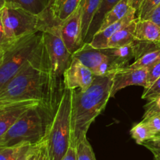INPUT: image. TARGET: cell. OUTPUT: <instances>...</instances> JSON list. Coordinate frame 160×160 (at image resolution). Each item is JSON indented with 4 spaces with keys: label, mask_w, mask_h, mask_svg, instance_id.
<instances>
[{
    "label": "cell",
    "mask_w": 160,
    "mask_h": 160,
    "mask_svg": "<svg viewBox=\"0 0 160 160\" xmlns=\"http://www.w3.org/2000/svg\"><path fill=\"white\" fill-rule=\"evenodd\" d=\"M40 104L42 103L38 100H26L0 108V141L23 113Z\"/></svg>",
    "instance_id": "obj_11"
},
{
    "label": "cell",
    "mask_w": 160,
    "mask_h": 160,
    "mask_svg": "<svg viewBox=\"0 0 160 160\" xmlns=\"http://www.w3.org/2000/svg\"><path fill=\"white\" fill-rule=\"evenodd\" d=\"M159 44H160V42H159Z\"/></svg>",
    "instance_id": "obj_42"
},
{
    "label": "cell",
    "mask_w": 160,
    "mask_h": 160,
    "mask_svg": "<svg viewBox=\"0 0 160 160\" xmlns=\"http://www.w3.org/2000/svg\"><path fill=\"white\" fill-rule=\"evenodd\" d=\"M137 20L138 18H136L134 21L117 31L109 39L108 48H117L134 42L135 41L134 31Z\"/></svg>",
    "instance_id": "obj_19"
},
{
    "label": "cell",
    "mask_w": 160,
    "mask_h": 160,
    "mask_svg": "<svg viewBox=\"0 0 160 160\" xmlns=\"http://www.w3.org/2000/svg\"><path fill=\"white\" fill-rule=\"evenodd\" d=\"M57 27L62 40L71 55L82 46L84 40L80 6L70 17L57 25Z\"/></svg>",
    "instance_id": "obj_8"
},
{
    "label": "cell",
    "mask_w": 160,
    "mask_h": 160,
    "mask_svg": "<svg viewBox=\"0 0 160 160\" xmlns=\"http://www.w3.org/2000/svg\"><path fill=\"white\" fill-rule=\"evenodd\" d=\"M160 4V0H142L139 10L137 13L138 20H147L153 10Z\"/></svg>",
    "instance_id": "obj_26"
},
{
    "label": "cell",
    "mask_w": 160,
    "mask_h": 160,
    "mask_svg": "<svg viewBox=\"0 0 160 160\" xmlns=\"http://www.w3.org/2000/svg\"><path fill=\"white\" fill-rule=\"evenodd\" d=\"M128 3H129V6L131 8L135 9L138 13V11L139 10V8L141 6V4L142 3V0H129Z\"/></svg>",
    "instance_id": "obj_36"
},
{
    "label": "cell",
    "mask_w": 160,
    "mask_h": 160,
    "mask_svg": "<svg viewBox=\"0 0 160 160\" xmlns=\"http://www.w3.org/2000/svg\"><path fill=\"white\" fill-rule=\"evenodd\" d=\"M153 115H158V116H159V117H160V112H159V113H156V114Z\"/></svg>",
    "instance_id": "obj_41"
},
{
    "label": "cell",
    "mask_w": 160,
    "mask_h": 160,
    "mask_svg": "<svg viewBox=\"0 0 160 160\" xmlns=\"http://www.w3.org/2000/svg\"><path fill=\"white\" fill-rule=\"evenodd\" d=\"M148 68L133 69L129 67L115 71L111 89V97H113L118 91L130 86H143L147 88Z\"/></svg>",
    "instance_id": "obj_10"
},
{
    "label": "cell",
    "mask_w": 160,
    "mask_h": 160,
    "mask_svg": "<svg viewBox=\"0 0 160 160\" xmlns=\"http://www.w3.org/2000/svg\"><path fill=\"white\" fill-rule=\"evenodd\" d=\"M142 121L145 122L148 127L150 128L151 131L154 134V136L160 135V117L158 115H152L147 119H142Z\"/></svg>",
    "instance_id": "obj_30"
},
{
    "label": "cell",
    "mask_w": 160,
    "mask_h": 160,
    "mask_svg": "<svg viewBox=\"0 0 160 160\" xmlns=\"http://www.w3.org/2000/svg\"><path fill=\"white\" fill-rule=\"evenodd\" d=\"M128 2L129 0H120L109 12H108L103 18L98 31H102L112 24L123 19L131 8Z\"/></svg>",
    "instance_id": "obj_20"
},
{
    "label": "cell",
    "mask_w": 160,
    "mask_h": 160,
    "mask_svg": "<svg viewBox=\"0 0 160 160\" xmlns=\"http://www.w3.org/2000/svg\"><path fill=\"white\" fill-rule=\"evenodd\" d=\"M61 160H77V150L76 147L71 145L69 147L67 153Z\"/></svg>",
    "instance_id": "obj_35"
},
{
    "label": "cell",
    "mask_w": 160,
    "mask_h": 160,
    "mask_svg": "<svg viewBox=\"0 0 160 160\" xmlns=\"http://www.w3.org/2000/svg\"><path fill=\"white\" fill-rule=\"evenodd\" d=\"M144 147L151 151L152 154L160 152V135L154 136L152 139L148 140L142 144Z\"/></svg>",
    "instance_id": "obj_31"
},
{
    "label": "cell",
    "mask_w": 160,
    "mask_h": 160,
    "mask_svg": "<svg viewBox=\"0 0 160 160\" xmlns=\"http://www.w3.org/2000/svg\"><path fill=\"white\" fill-rule=\"evenodd\" d=\"M158 136H159V135H158Z\"/></svg>",
    "instance_id": "obj_43"
},
{
    "label": "cell",
    "mask_w": 160,
    "mask_h": 160,
    "mask_svg": "<svg viewBox=\"0 0 160 160\" xmlns=\"http://www.w3.org/2000/svg\"><path fill=\"white\" fill-rule=\"evenodd\" d=\"M120 1V0H101L98 11H97L96 14L95 15L92 23H91L88 32L86 39L84 40V43L91 42L94 35L99 29L103 18L106 15V13L109 12Z\"/></svg>",
    "instance_id": "obj_17"
},
{
    "label": "cell",
    "mask_w": 160,
    "mask_h": 160,
    "mask_svg": "<svg viewBox=\"0 0 160 160\" xmlns=\"http://www.w3.org/2000/svg\"><path fill=\"white\" fill-rule=\"evenodd\" d=\"M27 144H19L12 147H0V160H16Z\"/></svg>",
    "instance_id": "obj_25"
},
{
    "label": "cell",
    "mask_w": 160,
    "mask_h": 160,
    "mask_svg": "<svg viewBox=\"0 0 160 160\" xmlns=\"http://www.w3.org/2000/svg\"><path fill=\"white\" fill-rule=\"evenodd\" d=\"M16 42L10 40L6 36L3 27L2 20V11H0V50L5 52L10 48Z\"/></svg>",
    "instance_id": "obj_29"
},
{
    "label": "cell",
    "mask_w": 160,
    "mask_h": 160,
    "mask_svg": "<svg viewBox=\"0 0 160 160\" xmlns=\"http://www.w3.org/2000/svg\"><path fill=\"white\" fill-rule=\"evenodd\" d=\"M137 17V11L133 8H130L128 13L125 15L123 19H121L119 21L112 24L110 26L107 27L102 31H98L94 35L92 40L89 43L94 48L103 50V49L108 48V43H109V39L112 38V36L117 32V31L122 28L123 27L129 24L132 21H134Z\"/></svg>",
    "instance_id": "obj_12"
},
{
    "label": "cell",
    "mask_w": 160,
    "mask_h": 160,
    "mask_svg": "<svg viewBox=\"0 0 160 160\" xmlns=\"http://www.w3.org/2000/svg\"><path fill=\"white\" fill-rule=\"evenodd\" d=\"M130 133L133 139L136 141L138 144H140V145H142L144 142L155 136L148 125L144 121L135 124L131 128Z\"/></svg>",
    "instance_id": "obj_23"
},
{
    "label": "cell",
    "mask_w": 160,
    "mask_h": 160,
    "mask_svg": "<svg viewBox=\"0 0 160 160\" xmlns=\"http://www.w3.org/2000/svg\"><path fill=\"white\" fill-rule=\"evenodd\" d=\"M160 78V61L156 63L148 68V75H147V88L148 89L151 87L156 81Z\"/></svg>",
    "instance_id": "obj_28"
},
{
    "label": "cell",
    "mask_w": 160,
    "mask_h": 160,
    "mask_svg": "<svg viewBox=\"0 0 160 160\" xmlns=\"http://www.w3.org/2000/svg\"><path fill=\"white\" fill-rule=\"evenodd\" d=\"M39 144H40V143H39ZM39 144H36V145L34 146V149H33L32 152H31V155H30L29 157H28V160H36L37 159V154H38V150Z\"/></svg>",
    "instance_id": "obj_37"
},
{
    "label": "cell",
    "mask_w": 160,
    "mask_h": 160,
    "mask_svg": "<svg viewBox=\"0 0 160 160\" xmlns=\"http://www.w3.org/2000/svg\"><path fill=\"white\" fill-rule=\"evenodd\" d=\"M34 146L35 145L27 144V145L23 147V151H22L20 155L18 156V158H17L16 160H28V157H29V155H31V153L32 152Z\"/></svg>",
    "instance_id": "obj_33"
},
{
    "label": "cell",
    "mask_w": 160,
    "mask_h": 160,
    "mask_svg": "<svg viewBox=\"0 0 160 160\" xmlns=\"http://www.w3.org/2000/svg\"><path fill=\"white\" fill-rule=\"evenodd\" d=\"M77 160H96L92 145L87 139V136L80 140L76 145Z\"/></svg>",
    "instance_id": "obj_24"
},
{
    "label": "cell",
    "mask_w": 160,
    "mask_h": 160,
    "mask_svg": "<svg viewBox=\"0 0 160 160\" xmlns=\"http://www.w3.org/2000/svg\"><path fill=\"white\" fill-rule=\"evenodd\" d=\"M154 160H160V152L158 153H154Z\"/></svg>",
    "instance_id": "obj_39"
},
{
    "label": "cell",
    "mask_w": 160,
    "mask_h": 160,
    "mask_svg": "<svg viewBox=\"0 0 160 160\" xmlns=\"http://www.w3.org/2000/svg\"><path fill=\"white\" fill-rule=\"evenodd\" d=\"M95 75L78 60L72 57L70 66L63 75L64 87L70 89H87L92 84Z\"/></svg>",
    "instance_id": "obj_9"
},
{
    "label": "cell",
    "mask_w": 160,
    "mask_h": 160,
    "mask_svg": "<svg viewBox=\"0 0 160 160\" xmlns=\"http://www.w3.org/2000/svg\"><path fill=\"white\" fill-rule=\"evenodd\" d=\"M6 5L24 9L35 15H41L48 7L49 0H4Z\"/></svg>",
    "instance_id": "obj_21"
},
{
    "label": "cell",
    "mask_w": 160,
    "mask_h": 160,
    "mask_svg": "<svg viewBox=\"0 0 160 160\" xmlns=\"http://www.w3.org/2000/svg\"><path fill=\"white\" fill-rule=\"evenodd\" d=\"M6 3H5L4 0H0V11H2V9L4 8Z\"/></svg>",
    "instance_id": "obj_38"
},
{
    "label": "cell",
    "mask_w": 160,
    "mask_h": 160,
    "mask_svg": "<svg viewBox=\"0 0 160 160\" xmlns=\"http://www.w3.org/2000/svg\"><path fill=\"white\" fill-rule=\"evenodd\" d=\"M42 32L44 45L49 57L53 84L59 97H62L64 89L63 75L70 66L72 55L62 40L57 25L47 28Z\"/></svg>",
    "instance_id": "obj_7"
},
{
    "label": "cell",
    "mask_w": 160,
    "mask_h": 160,
    "mask_svg": "<svg viewBox=\"0 0 160 160\" xmlns=\"http://www.w3.org/2000/svg\"><path fill=\"white\" fill-rule=\"evenodd\" d=\"M159 61H160V46L144 53L127 67L133 69L148 68Z\"/></svg>",
    "instance_id": "obj_22"
},
{
    "label": "cell",
    "mask_w": 160,
    "mask_h": 160,
    "mask_svg": "<svg viewBox=\"0 0 160 160\" xmlns=\"http://www.w3.org/2000/svg\"><path fill=\"white\" fill-rule=\"evenodd\" d=\"M42 41V32L25 36L4 52L0 62V89L17 75L31 59Z\"/></svg>",
    "instance_id": "obj_6"
},
{
    "label": "cell",
    "mask_w": 160,
    "mask_h": 160,
    "mask_svg": "<svg viewBox=\"0 0 160 160\" xmlns=\"http://www.w3.org/2000/svg\"><path fill=\"white\" fill-rule=\"evenodd\" d=\"M72 57L78 60L84 66L88 67L94 75L100 65L109 60L104 50L94 48L89 42L83 44L81 48L72 54Z\"/></svg>",
    "instance_id": "obj_13"
},
{
    "label": "cell",
    "mask_w": 160,
    "mask_h": 160,
    "mask_svg": "<svg viewBox=\"0 0 160 160\" xmlns=\"http://www.w3.org/2000/svg\"><path fill=\"white\" fill-rule=\"evenodd\" d=\"M2 20L6 36L13 42L52 26L45 13L35 15L20 7L6 4L2 9Z\"/></svg>",
    "instance_id": "obj_5"
},
{
    "label": "cell",
    "mask_w": 160,
    "mask_h": 160,
    "mask_svg": "<svg viewBox=\"0 0 160 160\" xmlns=\"http://www.w3.org/2000/svg\"><path fill=\"white\" fill-rule=\"evenodd\" d=\"M72 89H64L45 137L50 160H61L70 146Z\"/></svg>",
    "instance_id": "obj_4"
},
{
    "label": "cell",
    "mask_w": 160,
    "mask_h": 160,
    "mask_svg": "<svg viewBox=\"0 0 160 160\" xmlns=\"http://www.w3.org/2000/svg\"><path fill=\"white\" fill-rule=\"evenodd\" d=\"M135 40L142 42L159 43L160 27L150 20H138L134 31Z\"/></svg>",
    "instance_id": "obj_16"
},
{
    "label": "cell",
    "mask_w": 160,
    "mask_h": 160,
    "mask_svg": "<svg viewBox=\"0 0 160 160\" xmlns=\"http://www.w3.org/2000/svg\"><path fill=\"white\" fill-rule=\"evenodd\" d=\"M160 97V78L151 87L144 91L142 99L148 100L149 102L155 101Z\"/></svg>",
    "instance_id": "obj_27"
},
{
    "label": "cell",
    "mask_w": 160,
    "mask_h": 160,
    "mask_svg": "<svg viewBox=\"0 0 160 160\" xmlns=\"http://www.w3.org/2000/svg\"><path fill=\"white\" fill-rule=\"evenodd\" d=\"M103 50L109 58L110 72H114L128 67V64L131 60H135L137 55L135 41L131 44L123 46L117 48H106L103 49Z\"/></svg>",
    "instance_id": "obj_14"
},
{
    "label": "cell",
    "mask_w": 160,
    "mask_h": 160,
    "mask_svg": "<svg viewBox=\"0 0 160 160\" xmlns=\"http://www.w3.org/2000/svg\"><path fill=\"white\" fill-rule=\"evenodd\" d=\"M3 54H4V52L2 51V50H0V62H1L2 59Z\"/></svg>",
    "instance_id": "obj_40"
},
{
    "label": "cell",
    "mask_w": 160,
    "mask_h": 160,
    "mask_svg": "<svg viewBox=\"0 0 160 160\" xmlns=\"http://www.w3.org/2000/svg\"><path fill=\"white\" fill-rule=\"evenodd\" d=\"M114 72L102 76H95L92 84L85 90H72L71 138L70 144L76 147L95 118L106 108L111 97Z\"/></svg>",
    "instance_id": "obj_2"
},
{
    "label": "cell",
    "mask_w": 160,
    "mask_h": 160,
    "mask_svg": "<svg viewBox=\"0 0 160 160\" xmlns=\"http://www.w3.org/2000/svg\"><path fill=\"white\" fill-rule=\"evenodd\" d=\"M36 160H50L45 139L39 144L37 154V159Z\"/></svg>",
    "instance_id": "obj_32"
},
{
    "label": "cell",
    "mask_w": 160,
    "mask_h": 160,
    "mask_svg": "<svg viewBox=\"0 0 160 160\" xmlns=\"http://www.w3.org/2000/svg\"><path fill=\"white\" fill-rule=\"evenodd\" d=\"M61 97L56 92L49 57L43 42L18 73L0 89V108L26 100H38L56 111Z\"/></svg>",
    "instance_id": "obj_1"
},
{
    "label": "cell",
    "mask_w": 160,
    "mask_h": 160,
    "mask_svg": "<svg viewBox=\"0 0 160 160\" xmlns=\"http://www.w3.org/2000/svg\"><path fill=\"white\" fill-rule=\"evenodd\" d=\"M147 20H150L160 27V4L152 12Z\"/></svg>",
    "instance_id": "obj_34"
},
{
    "label": "cell",
    "mask_w": 160,
    "mask_h": 160,
    "mask_svg": "<svg viewBox=\"0 0 160 160\" xmlns=\"http://www.w3.org/2000/svg\"><path fill=\"white\" fill-rule=\"evenodd\" d=\"M54 114V111L43 104L28 109L4 135L0 141V147L38 144L46 137Z\"/></svg>",
    "instance_id": "obj_3"
},
{
    "label": "cell",
    "mask_w": 160,
    "mask_h": 160,
    "mask_svg": "<svg viewBox=\"0 0 160 160\" xmlns=\"http://www.w3.org/2000/svg\"><path fill=\"white\" fill-rule=\"evenodd\" d=\"M81 0H49L48 10L55 25H59L79 8Z\"/></svg>",
    "instance_id": "obj_15"
},
{
    "label": "cell",
    "mask_w": 160,
    "mask_h": 160,
    "mask_svg": "<svg viewBox=\"0 0 160 160\" xmlns=\"http://www.w3.org/2000/svg\"><path fill=\"white\" fill-rule=\"evenodd\" d=\"M101 0H81L80 8L81 11L83 40L86 39L91 23L99 7Z\"/></svg>",
    "instance_id": "obj_18"
}]
</instances>
